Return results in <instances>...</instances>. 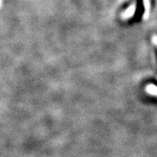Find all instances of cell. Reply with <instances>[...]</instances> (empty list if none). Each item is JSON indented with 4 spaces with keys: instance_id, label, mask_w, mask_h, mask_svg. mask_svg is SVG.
<instances>
[{
    "instance_id": "7a4b0ae2",
    "label": "cell",
    "mask_w": 157,
    "mask_h": 157,
    "mask_svg": "<svg viewBox=\"0 0 157 157\" xmlns=\"http://www.w3.org/2000/svg\"><path fill=\"white\" fill-rule=\"evenodd\" d=\"M143 5H144V18H147L150 12L151 2L150 0H143Z\"/></svg>"
},
{
    "instance_id": "277c9868",
    "label": "cell",
    "mask_w": 157,
    "mask_h": 157,
    "mask_svg": "<svg viewBox=\"0 0 157 157\" xmlns=\"http://www.w3.org/2000/svg\"><path fill=\"white\" fill-rule=\"evenodd\" d=\"M153 41H154V43H155V45H157V36H156V35L153 37Z\"/></svg>"
},
{
    "instance_id": "3957f363",
    "label": "cell",
    "mask_w": 157,
    "mask_h": 157,
    "mask_svg": "<svg viewBox=\"0 0 157 157\" xmlns=\"http://www.w3.org/2000/svg\"><path fill=\"white\" fill-rule=\"evenodd\" d=\"M146 90L148 94H152V95L157 96V86H155V85H152V84L147 85L146 87Z\"/></svg>"
},
{
    "instance_id": "6da1fadb",
    "label": "cell",
    "mask_w": 157,
    "mask_h": 157,
    "mask_svg": "<svg viewBox=\"0 0 157 157\" xmlns=\"http://www.w3.org/2000/svg\"><path fill=\"white\" fill-rule=\"evenodd\" d=\"M135 10H136V5H135V4H133L132 6H129L128 8L124 11V13L122 14V17L125 18V19L132 17L134 16V14H135Z\"/></svg>"
}]
</instances>
